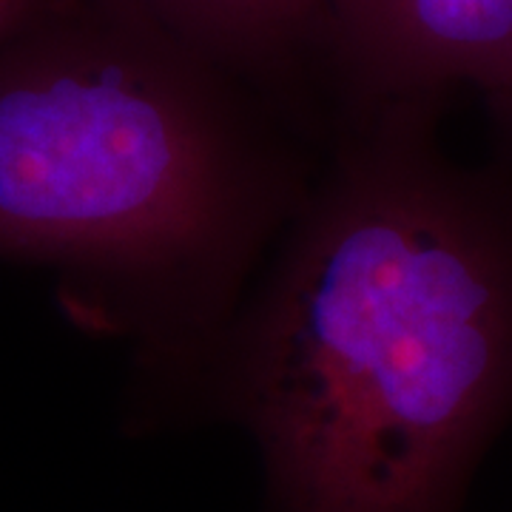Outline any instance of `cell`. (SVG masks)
<instances>
[{
  "mask_svg": "<svg viewBox=\"0 0 512 512\" xmlns=\"http://www.w3.org/2000/svg\"><path fill=\"white\" fill-rule=\"evenodd\" d=\"M447 106L328 120L188 421L254 441L262 512H461L512 424V171L447 154Z\"/></svg>",
  "mask_w": 512,
  "mask_h": 512,
  "instance_id": "1",
  "label": "cell"
},
{
  "mask_svg": "<svg viewBox=\"0 0 512 512\" xmlns=\"http://www.w3.org/2000/svg\"><path fill=\"white\" fill-rule=\"evenodd\" d=\"M325 131L100 0L0 46V259L55 271L77 328L128 350L126 427L188 424Z\"/></svg>",
  "mask_w": 512,
  "mask_h": 512,
  "instance_id": "2",
  "label": "cell"
},
{
  "mask_svg": "<svg viewBox=\"0 0 512 512\" xmlns=\"http://www.w3.org/2000/svg\"><path fill=\"white\" fill-rule=\"evenodd\" d=\"M313 66L328 120L461 89L512 100V0H319Z\"/></svg>",
  "mask_w": 512,
  "mask_h": 512,
  "instance_id": "3",
  "label": "cell"
},
{
  "mask_svg": "<svg viewBox=\"0 0 512 512\" xmlns=\"http://www.w3.org/2000/svg\"><path fill=\"white\" fill-rule=\"evenodd\" d=\"M148 20L191 52L328 128L316 86L319 0H100Z\"/></svg>",
  "mask_w": 512,
  "mask_h": 512,
  "instance_id": "4",
  "label": "cell"
},
{
  "mask_svg": "<svg viewBox=\"0 0 512 512\" xmlns=\"http://www.w3.org/2000/svg\"><path fill=\"white\" fill-rule=\"evenodd\" d=\"M52 0H0V46L49 6Z\"/></svg>",
  "mask_w": 512,
  "mask_h": 512,
  "instance_id": "5",
  "label": "cell"
},
{
  "mask_svg": "<svg viewBox=\"0 0 512 512\" xmlns=\"http://www.w3.org/2000/svg\"><path fill=\"white\" fill-rule=\"evenodd\" d=\"M487 111H490V123H493L498 151H501V165H507L512 171V100L487 103Z\"/></svg>",
  "mask_w": 512,
  "mask_h": 512,
  "instance_id": "6",
  "label": "cell"
}]
</instances>
